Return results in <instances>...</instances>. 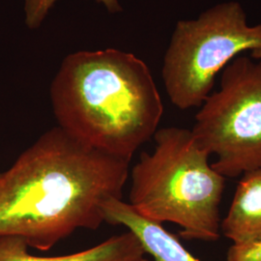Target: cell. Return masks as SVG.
Segmentation results:
<instances>
[{"label":"cell","mask_w":261,"mask_h":261,"mask_svg":"<svg viewBox=\"0 0 261 261\" xmlns=\"http://www.w3.org/2000/svg\"><path fill=\"white\" fill-rule=\"evenodd\" d=\"M130 163L47 130L0 172V236L47 252L77 229H98L103 204L122 199Z\"/></svg>","instance_id":"1"},{"label":"cell","mask_w":261,"mask_h":261,"mask_svg":"<svg viewBox=\"0 0 261 261\" xmlns=\"http://www.w3.org/2000/svg\"><path fill=\"white\" fill-rule=\"evenodd\" d=\"M49 95L58 127L130 161L154 137L164 112L148 66L114 48L66 56Z\"/></svg>","instance_id":"2"},{"label":"cell","mask_w":261,"mask_h":261,"mask_svg":"<svg viewBox=\"0 0 261 261\" xmlns=\"http://www.w3.org/2000/svg\"><path fill=\"white\" fill-rule=\"evenodd\" d=\"M153 138L154 150L142 152L132 168L128 203L154 223L177 224L186 240L216 242L222 234L225 178L192 130L162 128Z\"/></svg>","instance_id":"3"},{"label":"cell","mask_w":261,"mask_h":261,"mask_svg":"<svg viewBox=\"0 0 261 261\" xmlns=\"http://www.w3.org/2000/svg\"><path fill=\"white\" fill-rule=\"evenodd\" d=\"M261 49V22L250 25L242 5L226 1L196 19L179 20L162 70L170 102L186 111L199 108L224 67L245 51Z\"/></svg>","instance_id":"4"},{"label":"cell","mask_w":261,"mask_h":261,"mask_svg":"<svg viewBox=\"0 0 261 261\" xmlns=\"http://www.w3.org/2000/svg\"><path fill=\"white\" fill-rule=\"evenodd\" d=\"M192 129L197 143L217 160L212 167L236 178L261 167V59L235 57L220 85L199 107Z\"/></svg>","instance_id":"5"},{"label":"cell","mask_w":261,"mask_h":261,"mask_svg":"<svg viewBox=\"0 0 261 261\" xmlns=\"http://www.w3.org/2000/svg\"><path fill=\"white\" fill-rule=\"evenodd\" d=\"M105 223L123 225L135 234L143 249L153 259L143 257L140 261H200L168 231L163 224L154 223L140 215L119 198H113L103 205Z\"/></svg>","instance_id":"6"},{"label":"cell","mask_w":261,"mask_h":261,"mask_svg":"<svg viewBox=\"0 0 261 261\" xmlns=\"http://www.w3.org/2000/svg\"><path fill=\"white\" fill-rule=\"evenodd\" d=\"M18 236H0V261H140L146 252L138 237L128 230L84 251L58 256H37Z\"/></svg>","instance_id":"7"},{"label":"cell","mask_w":261,"mask_h":261,"mask_svg":"<svg viewBox=\"0 0 261 261\" xmlns=\"http://www.w3.org/2000/svg\"><path fill=\"white\" fill-rule=\"evenodd\" d=\"M221 233L233 243L261 235V167L243 174L227 214L222 219Z\"/></svg>","instance_id":"8"},{"label":"cell","mask_w":261,"mask_h":261,"mask_svg":"<svg viewBox=\"0 0 261 261\" xmlns=\"http://www.w3.org/2000/svg\"><path fill=\"white\" fill-rule=\"evenodd\" d=\"M58 0H25L24 12H25V23L30 29L39 28L45 18L47 17L49 10L54 7ZM102 3L107 10L111 13H118L121 11V5L118 0H97Z\"/></svg>","instance_id":"9"},{"label":"cell","mask_w":261,"mask_h":261,"mask_svg":"<svg viewBox=\"0 0 261 261\" xmlns=\"http://www.w3.org/2000/svg\"><path fill=\"white\" fill-rule=\"evenodd\" d=\"M226 261H261V235L249 241L233 243L228 249Z\"/></svg>","instance_id":"10"},{"label":"cell","mask_w":261,"mask_h":261,"mask_svg":"<svg viewBox=\"0 0 261 261\" xmlns=\"http://www.w3.org/2000/svg\"><path fill=\"white\" fill-rule=\"evenodd\" d=\"M251 56L253 58H258L261 59V49H257V50H254L251 53Z\"/></svg>","instance_id":"11"}]
</instances>
